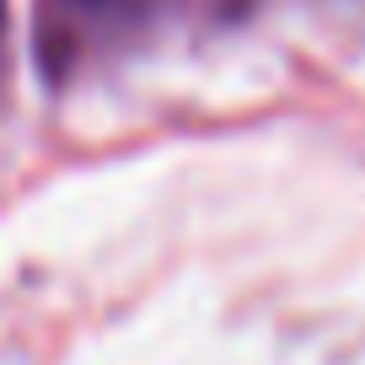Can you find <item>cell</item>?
Wrapping results in <instances>:
<instances>
[{"mask_svg": "<svg viewBox=\"0 0 365 365\" xmlns=\"http://www.w3.org/2000/svg\"><path fill=\"white\" fill-rule=\"evenodd\" d=\"M247 0H65L70 33H86L97 43H150L172 27L231 22Z\"/></svg>", "mask_w": 365, "mask_h": 365, "instance_id": "cell-1", "label": "cell"}]
</instances>
